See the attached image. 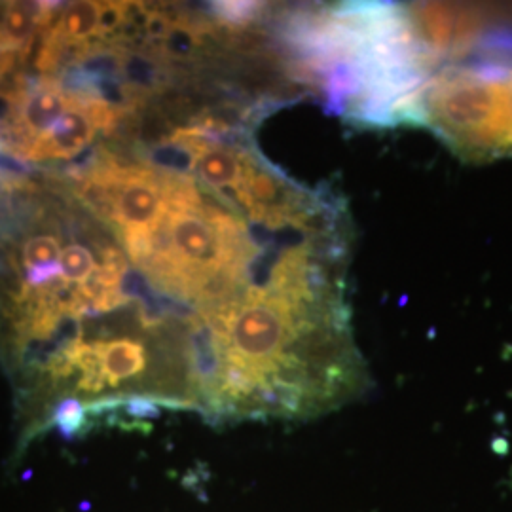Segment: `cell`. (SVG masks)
<instances>
[{
	"mask_svg": "<svg viewBox=\"0 0 512 512\" xmlns=\"http://www.w3.org/2000/svg\"><path fill=\"white\" fill-rule=\"evenodd\" d=\"M0 359L21 444L116 408L190 410L196 344L59 175H0Z\"/></svg>",
	"mask_w": 512,
	"mask_h": 512,
	"instance_id": "obj_1",
	"label": "cell"
},
{
	"mask_svg": "<svg viewBox=\"0 0 512 512\" xmlns=\"http://www.w3.org/2000/svg\"><path fill=\"white\" fill-rule=\"evenodd\" d=\"M490 54L440 65L421 84L410 126L431 129L465 160L512 158V35Z\"/></svg>",
	"mask_w": 512,
	"mask_h": 512,
	"instance_id": "obj_2",
	"label": "cell"
}]
</instances>
